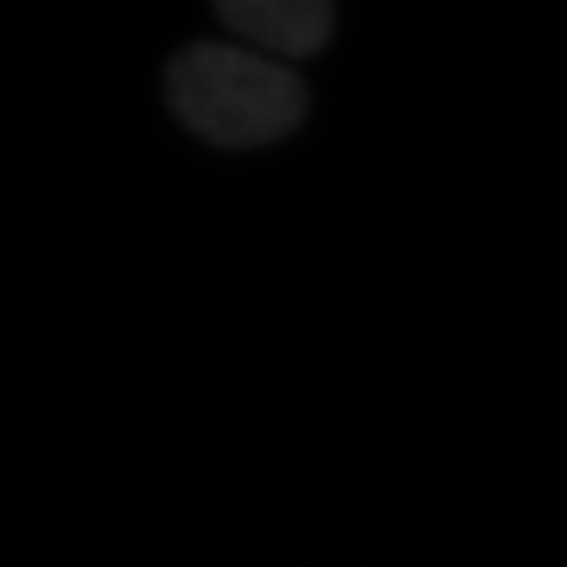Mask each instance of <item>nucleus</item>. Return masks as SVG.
I'll return each instance as SVG.
<instances>
[{
    "label": "nucleus",
    "mask_w": 567,
    "mask_h": 567,
    "mask_svg": "<svg viewBox=\"0 0 567 567\" xmlns=\"http://www.w3.org/2000/svg\"><path fill=\"white\" fill-rule=\"evenodd\" d=\"M167 102L212 145L259 148L306 121L309 89L290 63L227 41H196L167 66Z\"/></svg>",
    "instance_id": "obj_1"
},
{
    "label": "nucleus",
    "mask_w": 567,
    "mask_h": 567,
    "mask_svg": "<svg viewBox=\"0 0 567 567\" xmlns=\"http://www.w3.org/2000/svg\"><path fill=\"white\" fill-rule=\"evenodd\" d=\"M224 25L271 61L316 58L334 32V10L324 0H218Z\"/></svg>",
    "instance_id": "obj_2"
}]
</instances>
